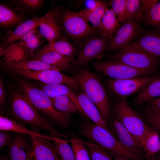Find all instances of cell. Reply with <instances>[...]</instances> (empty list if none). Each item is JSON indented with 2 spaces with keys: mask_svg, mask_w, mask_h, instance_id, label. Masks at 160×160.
Masks as SVG:
<instances>
[{
  "mask_svg": "<svg viewBox=\"0 0 160 160\" xmlns=\"http://www.w3.org/2000/svg\"><path fill=\"white\" fill-rule=\"evenodd\" d=\"M33 59L42 61L61 71L71 68L73 58L65 56L52 50L48 43L39 50Z\"/></svg>",
  "mask_w": 160,
  "mask_h": 160,
  "instance_id": "obj_14",
  "label": "cell"
},
{
  "mask_svg": "<svg viewBox=\"0 0 160 160\" xmlns=\"http://www.w3.org/2000/svg\"><path fill=\"white\" fill-rule=\"evenodd\" d=\"M51 100L53 106L57 110L61 112H68L71 113L69 109L65 105L52 100L51 99Z\"/></svg>",
  "mask_w": 160,
  "mask_h": 160,
  "instance_id": "obj_44",
  "label": "cell"
},
{
  "mask_svg": "<svg viewBox=\"0 0 160 160\" xmlns=\"http://www.w3.org/2000/svg\"><path fill=\"white\" fill-rule=\"evenodd\" d=\"M108 6L106 3L100 1L97 6L92 9H85L78 12L88 22H90L96 30H99L102 19Z\"/></svg>",
  "mask_w": 160,
  "mask_h": 160,
  "instance_id": "obj_26",
  "label": "cell"
},
{
  "mask_svg": "<svg viewBox=\"0 0 160 160\" xmlns=\"http://www.w3.org/2000/svg\"><path fill=\"white\" fill-rule=\"evenodd\" d=\"M7 131L1 130L0 132V148L8 146L11 142L14 136Z\"/></svg>",
  "mask_w": 160,
  "mask_h": 160,
  "instance_id": "obj_40",
  "label": "cell"
},
{
  "mask_svg": "<svg viewBox=\"0 0 160 160\" xmlns=\"http://www.w3.org/2000/svg\"><path fill=\"white\" fill-rule=\"evenodd\" d=\"M11 110L13 116L20 122L47 130L55 136L66 139V136L56 131L48 121L39 114L36 108L23 94L15 91L12 96Z\"/></svg>",
  "mask_w": 160,
  "mask_h": 160,
  "instance_id": "obj_1",
  "label": "cell"
},
{
  "mask_svg": "<svg viewBox=\"0 0 160 160\" xmlns=\"http://www.w3.org/2000/svg\"><path fill=\"white\" fill-rule=\"evenodd\" d=\"M141 1L127 0L123 24L131 21L142 14Z\"/></svg>",
  "mask_w": 160,
  "mask_h": 160,
  "instance_id": "obj_32",
  "label": "cell"
},
{
  "mask_svg": "<svg viewBox=\"0 0 160 160\" xmlns=\"http://www.w3.org/2000/svg\"><path fill=\"white\" fill-rule=\"evenodd\" d=\"M157 75L121 79H109L107 83L110 88L121 98H125L140 92Z\"/></svg>",
  "mask_w": 160,
  "mask_h": 160,
  "instance_id": "obj_9",
  "label": "cell"
},
{
  "mask_svg": "<svg viewBox=\"0 0 160 160\" xmlns=\"http://www.w3.org/2000/svg\"><path fill=\"white\" fill-rule=\"evenodd\" d=\"M0 129L1 130L12 131L21 134H27L31 137H42L54 142L60 140L61 139L55 137L44 135L28 129L14 120L2 115L0 116Z\"/></svg>",
  "mask_w": 160,
  "mask_h": 160,
  "instance_id": "obj_22",
  "label": "cell"
},
{
  "mask_svg": "<svg viewBox=\"0 0 160 160\" xmlns=\"http://www.w3.org/2000/svg\"><path fill=\"white\" fill-rule=\"evenodd\" d=\"M99 1L96 0H87L85 2L86 9H94L98 5Z\"/></svg>",
  "mask_w": 160,
  "mask_h": 160,
  "instance_id": "obj_46",
  "label": "cell"
},
{
  "mask_svg": "<svg viewBox=\"0 0 160 160\" xmlns=\"http://www.w3.org/2000/svg\"><path fill=\"white\" fill-rule=\"evenodd\" d=\"M58 160H62V159H58Z\"/></svg>",
  "mask_w": 160,
  "mask_h": 160,
  "instance_id": "obj_52",
  "label": "cell"
},
{
  "mask_svg": "<svg viewBox=\"0 0 160 160\" xmlns=\"http://www.w3.org/2000/svg\"><path fill=\"white\" fill-rule=\"evenodd\" d=\"M56 8L39 26V32L49 42H52L60 39L61 29L57 22L55 16L58 11Z\"/></svg>",
  "mask_w": 160,
  "mask_h": 160,
  "instance_id": "obj_20",
  "label": "cell"
},
{
  "mask_svg": "<svg viewBox=\"0 0 160 160\" xmlns=\"http://www.w3.org/2000/svg\"><path fill=\"white\" fill-rule=\"evenodd\" d=\"M126 47L141 49L160 59V34L154 33L143 34Z\"/></svg>",
  "mask_w": 160,
  "mask_h": 160,
  "instance_id": "obj_17",
  "label": "cell"
},
{
  "mask_svg": "<svg viewBox=\"0 0 160 160\" xmlns=\"http://www.w3.org/2000/svg\"><path fill=\"white\" fill-rule=\"evenodd\" d=\"M115 158L113 160H129L126 157L120 156H114Z\"/></svg>",
  "mask_w": 160,
  "mask_h": 160,
  "instance_id": "obj_49",
  "label": "cell"
},
{
  "mask_svg": "<svg viewBox=\"0 0 160 160\" xmlns=\"http://www.w3.org/2000/svg\"><path fill=\"white\" fill-rule=\"evenodd\" d=\"M41 87V89L50 98L60 96L68 97L74 103L77 111L86 115L79 103L78 95L71 87L63 84H49L44 83Z\"/></svg>",
  "mask_w": 160,
  "mask_h": 160,
  "instance_id": "obj_18",
  "label": "cell"
},
{
  "mask_svg": "<svg viewBox=\"0 0 160 160\" xmlns=\"http://www.w3.org/2000/svg\"><path fill=\"white\" fill-rule=\"evenodd\" d=\"M68 142L62 139L54 142L56 151L62 160H76L72 147L68 143Z\"/></svg>",
  "mask_w": 160,
  "mask_h": 160,
  "instance_id": "obj_31",
  "label": "cell"
},
{
  "mask_svg": "<svg viewBox=\"0 0 160 160\" xmlns=\"http://www.w3.org/2000/svg\"><path fill=\"white\" fill-rule=\"evenodd\" d=\"M31 150L33 160H58L54 146L50 141L40 137H31Z\"/></svg>",
  "mask_w": 160,
  "mask_h": 160,
  "instance_id": "obj_15",
  "label": "cell"
},
{
  "mask_svg": "<svg viewBox=\"0 0 160 160\" xmlns=\"http://www.w3.org/2000/svg\"><path fill=\"white\" fill-rule=\"evenodd\" d=\"M0 160H8L7 159V157H2L1 159Z\"/></svg>",
  "mask_w": 160,
  "mask_h": 160,
  "instance_id": "obj_50",
  "label": "cell"
},
{
  "mask_svg": "<svg viewBox=\"0 0 160 160\" xmlns=\"http://www.w3.org/2000/svg\"><path fill=\"white\" fill-rule=\"evenodd\" d=\"M81 132L105 150L110 151L113 156H123L129 160H142V157L131 153L123 147L112 133L95 124H85Z\"/></svg>",
  "mask_w": 160,
  "mask_h": 160,
  "instance_id": "obj_5",
  "label": "cell"
},
{
  "mask_svg": "<svg viewBox=\"0 0 160 160\" xmlns=\"http://www.w3.org/2000/svg\"><path fill=\"white\" fill-rule=\"evenodd\" d=\"M50 98L68 107L71 113H73L77 110L74 103L68 97L66 96H58Z\"/></svg>",
  "mask_w": 160,
  "mask_h": 160,
  "instance_id": "obj_39",
  "label": "cell"
},
{
  "mask_svg": "<svg viewBox=\"0 0 160 160\" xmlns=\"http://www.w3.org/2000/svg\"><path fill=\"white\" fill-rule=\"evenodd\" d=\"M42 1L41 0H23L20 1L28 7L35 8L39 7Z\"/></svg>",
  "mask_w": 160,
  "mask_h": 160,
  "instance_id": "obj_43",
  "label": "cell"
},
{
  "mask_svg": "<svg viewBox=\"0 0 160 160\" xmlns=\"http://www.w3.org/2000/svg\"><path fill=\"white\" fill-rule=\"evenodd\" d=\"M48 43L52 50L63 55L73 58L75 55L76 52L75 48L65 38L49 42Z\"/></svg>",
  "mask_w": 160,
  "mask_h": 160,
  "instance_id": "obj_29",
  "label": "cell"
},
{
  "mask_svg": "<svg viewBox=\"0 0 160 160\" xmlns=\"http://www.w3.org/2000/svg\"><path fill=\"white\" fill-rule=\"evenodd\" d=\"M141 15L124 24L118 30L109 42L108 47L110 50H121L128 46L137 36L141 30L139 20Z\"/></svg>",
  "mask_w": 160,
  "mask_h": 160,
  "instance_id": "obj_11",
  "label": "cell"
},
{
  "mask_svg": "<svg viewBox=\"0 0 160 160\" xmlns=\"http://www.w3.org/2000/svg\"><path fill=\"white\" fill-rule=\"evenodd\" d=\"M147 102L148 107L155 112L160 113V97L152 99Z\"/></svg>",
  "mask_w": 160,
  "mask_h": 160,
  "instance_id": "obj_42",
  "label": "cell"
},
{
  "mask_svg": "<svg viewBox=\"0 0 160 160\" xmlns=\"http://www.w3.org/2000/svg\"><path fill=\"white\" fill-rule=\"evenodd\" d=\"M160 97V76H157L141 90L134 99L135 105H141L151 100Z\"/></svg>",
  "mask_w": 160,
  "mask_h": 160,
  "instance_id": "obj_24",
  "label": "cell"
},
{
  "mask_svg": "<svg viewBox=\"0 0 160 160\" xmlns=\"http://www.w3.org/2000/svg\"><path fill=\"white\" fill-rule=\"evenodd\" d=\"M111 57L136 69L151 73L156 69L160 59L143 50L129 47H125Z\"/></svg>",
  "mask_w": 160,
  "mask_h": 160,
  "instance_id": "obj_6",
  "label": "cell"
},
{
  "mask_svg": "<svg viewBox=\"0 0 160 160\" xmlns=\"http://www.w3.org/2000/svg\"><path fill=\"white\" fill-rule=\"evenodd\" d=\"M143 148L147 160H156L155 155L160 151V141L158 133L152 128L145 138Z\"/></svg>",
  "mask_w": 160,
  "mask_h": 160,
  "instance_id": "obj_27",
  "label": "cell"
},
{
  "mask_svg": "<svg viewBox=\"0 0 160 160\" xmlns=\"http://www.w3.org/2000/svg\"><path fill=\"white\" fill-rule=\"evenodd\" d=\"M119 21L112 9H108L104 15L98 30L104 38L108 37L117 28Z\"/></svg>",
  "mask_w": 160,
  "mask_h": 160,
  "instance_id": "obj_28",
  "label": "cell"
},
{
  "mask_svg": "<svg viewBox=\"0 0 160 160\" xmlns=\"http://www.w3.org/2000/svg\"><path fill=\"white\" fill-rule=\"evenodd\" d=\"M7 147L8 160H26L29 146L23 135L15 136Z\"/></svg>",
  "mask_w": 160,
  "mask_h": 160,
  "instance_id": "obj_23",
  "label": "cell"
},
{
  "mask_svg": "<svg viewBox=\"0 0 160 160\" xmlns=\"http://www.w3.org/2000/svg\"><path fill=\"white\" fill-rule=\"evenodd\" d=\"M144 115L151 127L160 132V113L155 112L147 107L144 111Z\"/></svg>",
  "mask_w": 160,
  "mask_h": 160,
  "instance_id": "obj_37",
  "label": "cell"
},
{
  "mask_svg": "<svg viewBox=\"0 0 160 160\" xmlns=\"http://www.w3.org/2000/svg\"><path fill=\"white\" fill-rule=\"evenodd\" d=\"M116 118L137 139L143 147L145 138L152 127L133 109L126 98L118 99L114 105Z\"/></svg>",
  "mask_w": 160,
  "mask_h": 160,
  "instance_id": "obj_4",
  "label": "cell"
},
{
  "mask_svg": "<svg viewBox=\"0 0 160 160\" xmlns=\"http://www.w3.org/2000/svg\"><path fill=\"white\" fill-rule=\"evenodd\" d=\"M32 158L31 148L29 147L28 149V156L26 160H32Z\"/></svg>",
  "mask_w": 160,
  "mask_h": 160,
  "instance_id": "obj_48",
  "label": "cell"
},
{
  "mask_svg": "<svg viewBox=\"0 0 160 160\" xmlns=\"http://www.w3.org/2000/svg\"><path fill=\"white\" fill-rule=\"evenodd\" d=\"M37 32L28 39L22 41H20L27 50L30 55L39 46L40 43V36Z\"/></svg>",
  "mask_w": 160,
  "mask_h": 160,
  "instance_id": "obj_38",
  "label": "cell"
},
{
  "mask_svg": "<svg viewBox=\"0 0 160 160\" xmlns=\"http://www.w3.org/2000/svg\"><path fill=\"white\" fill-rule=\"evenodd\" d=\"M159 160H160V153H159Z\"/></svg>",
  "mask_w": 160,
  "mask_h": 160,
  "instance_id": "obj_51",
  "label": "cell"
},
{
  "mask_svg": "<svg viewBox=\"0 0 160 160\" xmlns=\"http://www.w3.org/2000/svg\"><path fill=\"white\" fill-rule=\"evenodd\" d=\"M12 72L15 74L37 80L45 84L65 85L69 87L76 92H78L79 89V84L76 78L66 76L58 70L52 69L41 71L21 70Z\"/></svg>",
  "mask_w": 160,
  "mask_h": 160,
  "instance_id": "obj_7",
  "label": "cell"
},
{
  "mask_svg": "<svg viewBox=\"0 0 160 160\" xmlns=\"http://www.w3.org/2000/svg\"><path fill=\"white\" fill-rule=\"evenodd\" d=\"M93 66L97 71L113 79H121L145 76L151 73L139 70L114 60L97 62Z\"/></svg>",
  "mask_w": 160,
  "mask_h": 160,
  "instance_id": "obj_8",
  "label": "cell"
},
{
  "mask_svg": "<svg viewBox=\"0 0 160 160\" xmlns=\"http://www.w3.org/2000/svg\"><path fill=\"white\" fill-rule=\"evenodd\" d=\"M156 0H143L141 1V12L143 16L147 14L152 7L158 2Z\"/></svg>",
  "mask_w": 160,
  "mask_h": 160,
  "instance_id": "obj_41",
  "label": "cell"
},
{
  "mask_svg": "<svg viewBox=\"0 0 160 160\" xmlns=\"http://www.w3.org/2000/svg\"><path fill=\"white\" fill-rule=\"evenodd\" d=\"M30 55L20 42L15 41L7 47L0 49V57L4 63H9L26 59Z\"/></svg>",
  "mask_w": 160,
  "mask_h": 160,
  "instance_id": "obj_25",
  "label": "cell"
},
{
  "mask_svg": "<svg viewBox=\"0 0 160 160\" xmlns=\"http://www.w3.org/2000/svg\"><path fill=\"white\" fill-rule=\"evenodd\" d=\"M113 131L115 137L127 150L139 157H142L143 147L137 139L116 118L113 124Z\"/></svg>",
  "mask_w": 160,
  "mask_h": 160,
  "instance_id": "obj_13",
  "label": "cell"
},
{
  "mask_svg": "<svg viewBox=\"0 0 160 160\" xmlns=\"http://www.w3.org/2000/svg\"><path fill=\"white\" fill-rule=\"evenodd\" d=\"M108 42L104 37L94 36L86 39L81 46L76 66L81 67L99 57L103 51Z\"/></svg>",
  "mask_w": 160,
  "mask_h": 160,
  "instance_id": "obj_12",
  "label": "cell"
},
{
  "mask_svg": "<svg viewBox=\"0 0 160 160\" xmlns=\"http://www.w3.org/2000/svg\"><path fill=\"white\" fill-rule=\"evenodd\" d=\"M4 67L12 71L21 70L41 71L52 69L60 71L57 68L37 60L24 59L9 63H4Z\"/></svg>",
  "mask_w": 160,
  "mask_h": 160,
  "instance_id": "obj_21",
  "label": "cell"
},
{
  "mask_svg": "<svg viewBox=\"0 0 160 160\" xmlns=\"http://www.w3.org/2000/svg\"><path fill=\"white\" fill-rule=\"evenodd\" d=\"M78 97L80 104L86 115L95 124L112 133L96 106L87 96L82 91H80L78 95Z\"/></svg>",
  "mask_w": 160,
  "mask_h": 160,
  "instance_id": "obj_19",
  "label": "cell"
},
{
  "mask_svg": "<svg viewBox=\"0 0 160 160\" xmlns=\"http://www.w3.org/2000/svg\"><path fill=\"white\" fill-rule=\"evenodd\" d=\"M127 0H113L111 1L112 9L119 22L123 24Z\"/></svg>",
  "mask_w": 160,
  "mask_h": 160,
  "instance_id": "obj_36",
  "label": "cell"
},
{
  "mask_svg": "<svg viewBox=\"0 0 160 160\" xmlns=\"http://www.w3.org/2000/svg\"><path fill=\"white\" fill-rule=\"evenodd\" d=\"M74 77L78 80L82 92L93 102L105 121L110 114V105L106 91L100 80L88 69L77 72Z\"/></svg>",
  "mask_w": 160,
  "mask_h": 160,
  "instance_id": "obj_2",
  "label": "cell"
},
{
  "mask_svg": "<svg viewBox=\"0 0 160 160\" xmlns=\"http://www.w3.org/2000/svg\"><path fill=\"white\" fill-rule=\"evenodd\" d=\"M143 18L148 24L160 27V1L155 4Z\"/></svg>",
  "mask_w": 160,
  "mask_h": 160,
  "instance_id": "obj_34",
  "label": "cell"
},
{
  "mask_svg": "<svg viewBox=\"0 0 160 160\" xmlns=\"http://www.w3.org/2000/svg\"><path fill=\"white\" fill-rule=\"evenodd\" d=\"M18 83L23 94L36 108L63 127L68 126L70 113L54 108L50 98L41 89L22 79H19Z\"/></svg>",
  "mask_w": 160,
  "mask_h": 160,
  "instance_id": "obj_3",
  "label": "cell"
},
{
  "mask_svg": "<svg viewBox=\"0 0 160 160\" xmlns=\"http://www.w3.org/2000/svg\"><path fill=\"white\" fill-rule=\"evenodd\" d=\"M5 98V91L3 83L1 80L0 82V103L2 105Z\"/></svg>",
  "mask_w": 160,
  "mask_h": 160,
  "instance_id": "obj_47",
  "label": "cell"
},
{
  "mask_svg": "<svg viewBox=\"0 0 160 160\" xmlns=\"http://www.w3.org/2000/svg\"><path fill=\"white\" fill-rule=\"evenodd\" d=\"M84 143L87 144V150L91 160H113L110 155L101 147Z\"/></svg>",
  "mask_w": 160,
  "mask_h": 160,
  "instance_id": "obj_33",
  "label": "cell"
},
{
  "mask_svg": "<svg viewBox=\"0 0 160 160\" xmlns=\"http://www.w3.org/2000/svg\"><path fill=\"white\" fill-rule=\"evenodd\" d=\"M37 32L36 29L31 30L22 35L18 40L20 42L24 41L30 38Z\"/></svg>",
  "mask_w": 160,
  "mask_h": 160,
  "instance_id": "obj_45",
  "label": "cell"
},
{
  "mask_svg": "<svg viewBox=\"0 0 160 160\" xmlns=\"http://www.w3.org/2000/svg\"><path fill=\"white\" fill-rule=\"evenodd\" d=\"M21 17L7 6L0 5V23L3 26H8L19 21Z\"/></svg>",
  "mask_w": 160,
  "mask_h": 160,
  "instance_id": "obj_30",
  "label": "cell"
},
{
  "mask_svg": "<svg viewBox=\"0 0 160 160\" xmlns=\"http://www.w3.org/2000/svg\"><path fill=\"white\" fill-rule=\"evenodd\" d=\"M83 142L76 141L72 144L76 160H91Z\"/></svg>",
  "mask_w": 160,
  "mask_h": 160,
  "instance_id": "obj_35",
  "label": "cell"
},
{
  "mask_svg": "<svg viewBox=\"0 0 160 160\" xmlns=\"http://www.w3.org/2000/svg\"><path fill=\"white\" fill-rule=\"evenodd\" d=\"M78 12L70 10L63 14L62 23L67 33L71 37L79 39L87 36L96 30Z\"/></svg>",
  "mask_w": 160,
  "mask_h": 160,
  "instance_id": "obj_10",
  "label": "cell"
},
{
  "mask_svg": "<svg viewBox=\"0 0 160 160\" xmlns=\"http://www.w3.org/2000/svg\"><path fill=\"white\" fill-rule=\"evenodd\" d=\"M51 12L41 17H35L27 20L20 24L14 30L7 34L2 41L0 49L5 48L14 42L26 33L39 27L40 24L51 14Z\"/></svg>",
  "mask_w": 160,
  "mask_h": 160,
  "instance_id": "obj_16",
  "label": "cell"
}]
</instances>
